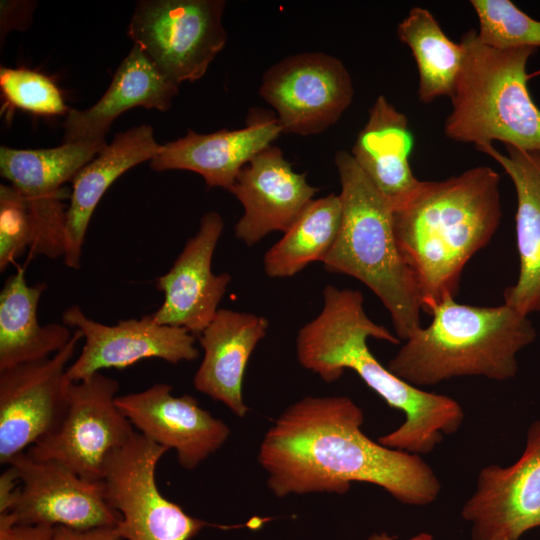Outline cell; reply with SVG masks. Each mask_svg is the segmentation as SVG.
I'll return each mask as SVG.
<instances>
[{"mask_svg":"<svg viewBox=\"0 0 540 540\" xmlns=\"http://www.w3.org/2000/svg\"><path fill=\"white\" fill-rule=\"evenodd\" d=\"M363 421L362 409L347 396H308L289 406L258 452L272 493L342 495L351 483L365 482L405 505L434 502L441 484L432 468L418 454L373 441Z\"/></svg>","mask_w":540,"mask_h":540,"instance_id":"cell-1","label":"cell"},{"mask_svg":"<svg viewBox=\"0 0 540 540\" xmlns=\"http://www.w3.org/2000/svg\"><path fill=\"white\" fill-rule=\"evenodd\" d=\"M368 338L400 343L397 335L369 318L359 290L326 285L320 313L298 332L297 358L326 383L338 380L346 369L353 370L390 408L405 416L397 429L377 441L388 448L429 454L444 434L461 427L462 406L449 396L424 391L397 377L370 351Z\"/></svg>","mask_w":540,"mask_h":540,"instance_id":"cell-2","label":"cell"},{"mask_svg":"<svg viewBox=\"0 0 540 540\" xmlns=\"http://www.w3.org/2000/svg\"><path fill=\"white\" fill-rule=\"evenodd\" d=\"M499 184L495 170L477 166L444 180H420L393 208L396 241L428 314L445 297L457 295L465 265L497 231Z\"/></svg>","mask_w":540,"mask_h":540,"instance_id":"cell-3","label":"cell"},{"mask_svg":"<svg viewBox=\"0 0 540 540\" xmlns=\"http://www.w3.org/2000/svg\"><path fill=\"white\" fill-rule=\"evenodd\" d=\"M429 314L430 324L413 332L387 364L418 388L460 376L509 380L518 371L517 354L537 336L529 316L506 303L473 306L447 296Z\"/></svg>","mask_w":540,"mask_h":540,"instance_id":"cell-4","label":"cell"},{"mask_svg":"<svg viewBox=\"0 0 540 540\" xmlns=\"http://www.w3.org/2000/svg\"><path fill=\"white\" fill-rule=\"evenodd\" d=\"M342 204L336 240L323 260L326 271L351 276L367 286L406 340L422 325V301L415 277L399 250L393 208L370 182L351 153L335 154Z\"/></svg>","mask_w":540,"mask_h":540,"instance_id":"cell-5","label":"cell"},{"mask_svg":"<svg viewBox=\"0 0 540 540\" xmlns=\"http://www.w3.org/2000/svg\"><path fill=\"white\" fill-rule=\"evenodd\" d=\"M462 67L451 98L444 133L475 147L499 141L526 151H540V108L527 84L526 65L535 48L495 49L477 30L460 39Z\"/></svg>","mask_w":540,"mask_h":540,"instance_id":"cell-6","label":"cell"},{"mask_svg":"<svg viewBox=\"0 0 540 540\" xmlns=\"http://www.w3.org/2000/svg\"><path fill=\"white\" fill-rule=\"evenodd\" d=\"M223 0L138 1L127 34L160 73L176 85L206 73L227 33Z\"/></svg>","mask_w":540,"mask_h":540,"instance_id":"cell-7","label":"cell"},{"mask_svg":"<svg viewBox=\"0 0 540 540\" xmlns=\"http://www.w3.org/2000/svg\"><path fill=\"white\" fill-rule=\"evenodd\" d=\"M118 390V381L101 372L70 382L60 423L26 451L37 460L58 462L86 481H103L112 454L136 432L116 405Z\"/></svg>","mask_w":540,"mask_h":540,"instance_id":"cell-8","label":"cell"},{"mask_svg":"<svg viewBox=\"0 0 540 540\" xmlns=\"http://www.w3.org/2000/svg\"><path fill=\"white\" fill-rule=\"evenodd\" d=\"M167 451L136 431L107 463L105 496L120 514L116 529L124 540H190L209 526L160 492L156 467Z\"/></svg>","mask_w":540,"mask_h":540,"instance_id":"cell-9","label":"cell"},{"mask_svg":"<svg viewBox=\"0 0 540 540\" xmlns=\"http://www.w3.org/2000/svg\"><path fill=\"white\" fill-rule=\"evenodd\" d=\"M106 146L105 140L63 142L36 150L1 146V176L25 197L34 219L36 238L30 258L64 256L67 207L62 186Z\"/></svg>","mask_w":540,"mask_h":540,"instance_id":"cell-10","label":"cell"},{"mask_svg":"<svg viewBox=\"0 0 540 540\" xmlns=\"http://www.w3.org/2000/svg\"><path fill=\"white\" fill-rule=\"evenodd\" d=\"M260 96L277 114L282 133L307 136L334 125L354 96L351 76L324 52L288 56L263 74Z\"/></svg>","mask_w":540,"mask_h":540,"instance_id":"cell-11","label":"cell"},{"mask_svg":"<svg viewBox=\"0 0 540 540\" xmlns=\"http://www.w3.org/2000/svg\"><path fill=\"white\" fill-rule=\"evenodd\" d=\"M83 334L76 329L56 354L0 371V463L52 433L67 406L68 363Z\"/></svg>","mask_w":540,"mask_h":540,"instance_id":"cell-12","label":"cell"},{"mask_svg":"<svg viewBox=\"0 0 540 540\" xmlns=\"http://www.w3.org/2000/svg\"><path fill=\"white\" fill-rule=\"evenodd\" d=\"M8 465L20 482L16 502L5 514L12 523L75 530L118 525L120 514L109 505L103 481H86L64 465L37 460L27 451Z\"/></svg>","mask_w":540,"mask_h":540,"instance_id":"cell-13","label":"cell"},{"mask_svg":"<svg viewBox=\"0 0 540 540\" xmlns=\"http://www.w3.org/2000/svg\"><path fill=\"white\" fill-rule=\"evenodd\" d=\"M461 516L471 525L472 540H518L540 527V419L529 425L515 463L480 470Z\"/></svg>","mask_w":540,"mask_h":540,"instance_id":"cell-14","label":"cell"},{"mask_svg":"<svg viewBox=\"0 0 540 540\" xmlns=\"http://www.w3.org/2000/svg\"><path fill=\"white\" fill-rule=\"evenodd\" d=\"M62 323L80 330L84 339L80 354L66 371L70 382L87 379L103 369H123L144 359L178 364L199 356L195 335L185 328L159 324L153 314L106 325L72 305L63 312Z\"/></svg>","mask_w":540,"mask_h":540,"instance_id":"cell-15","label":"cell"},{"mask_svg":"<svg viewBox=\"0 0 540 540\" xmlns=\"http://www.w3.org/2000/svg\"><path fill=\"white\" fill-rule=\"evenodd\" d=\"M172 389L169 384L155 383L117 396L116 405L138 433L167 450L174 449L179 464L191 470L226 442L230 429L196 398L174 396Z\"/></svg>","mask_w":540,"mask_h":540,"instance_id":"cell-16","label":"cell"},{"mask_svg":"<svg viewBox=\"0 0 540 540\" xmlns=\"http://www.w3.org/2000/svg\"><path fill=\"white\" fill-rule=\"evenodd\" d=\"M223 229L219 213L204 214L197 233L186 242L171 268L155 280L157 290L164 295L161 306L152 313L157 323L200 335L213 320L231 281L230 274L212 271Z\"/></svg>","mask_w":540,"mask_h":540,"instance_id":"cell-17","label":"cell"},{"mask_svg":"<svg viewBox=\"0 0 540 540\" xmlns=\"http://www.w3.org/2000/svg\"><path fill=\"white\" fill-rule=\"evenodd\" d=\"M228 191L244 209L234 227L235 237L253 246L271 232L287 231L319 189L271 145L241 169Z\"/></svg>","mask_w":540,"mask_h":540,"instance_id":"cell-18","label":"cell"},{"mask_svg":"<svg viewBox=\"0 0 540 540\" xmlns=\"http://www.w3.org/2000/svg\"><path fill=\"white\" fill-rule=\"evenodd\" d=\"M281 133L276 116L252 109L241 129L209 134L189 129L184 137L161 145L150 168L156 172L192 171L202 176L207 186L229 190L241 169Z\"/></svg>","mask_w":540,"mask_h":540,"instance_id":"cell-19","label":"cell"},{"mask_svg":"<svg viewBox=\"0 0 540 540\" xmlns=\"http://www.w3.org/2000/svg\"><path fill=\"white\" fill-rule=\"evenodd\" d=\"M268 326L263 316L219 309L198 335L204 356L193 379L194 387L244 417L248 411L242 395L245 370Z\"/></svg>","mask_w":540,"mask_h":540,"instance_id":"cell-20","label":"cell"},{"mask_svg":"<svg viewBox=\"0 0 540 540\" xmlns=\"http://www.w3.org/2000/svg\"><path fill=\"white\" fill-rule=\"evenodd\" d=\"M505 147L506 154L493 144L476 149L494 159L515 187L519 271L516 282L505 289L504 303L529 316L540 312V151Z\"/></svg>","mask_w":540,"mask_h":540,"instance_id":"cell-21","label":"cell"},{"mask_svg":"<svg viewBox=\"0 0 540 540\" xmlns=\"http://www.w3.org/2000/svg\"><path fill=\"white\" fill-rule=\"evenodd\" d=\"M150 125L118 133L110 144L72 179L66 212L64 263L80 268L86 232L96 206L116 179L132 167L149 160L160 150Z\"/></svg>","mask_w":540,"mask_h":540,"instance_id":"cell-22","label":"cell"},{"mask_svg":"<svg viewBox=\"0 0 540 540\" xmlns=\"http://www.w3.org/2000/svg\"><path fill=\"white\" fill-rule=\"evenodd\" d=\"M178 91L179 86L164 77L133 44L103 96L88 109H70L65 116L63 142L105 140L111 124L123 112L135 107L166 111Z\"/></svg>","mask_w":540,"mask_h":540,"instance_id":"cell-23","label":"cell"},{"mask_svg":"<svg viewBox=\"0 0 540 540\" xmlns=\"http://www.w3.org/2000/svg\"><path fill=\"white\" fill-rule=\"evenodd\" d=\"M413 147L414 136L407 116L379 95L351 155L392 208L406 200L420 182L410 166Z\"/></svg>","mask_w":540,"mask_h":540,"instance_id":"cell-24","label":"cell"},{"mask_svg":"<svg viewBox=\"0 0 540 540\" xmlns=\"http://www.w3.org/2000/svg\"><path fill=\"white\" fill-rule=\"evenodd\" d=\"M44 282L29 285L22 267L10 275L0 292V371L46 359L73 336L63 323L41 325L38 304Z\"/></svg>","mask_w":540,"mask_h":540,"instance_id":"cell-25","label":"cell"},{"mask_svg":"<svg viewBox=\"0 0 540 540\" xmlns=\"http://www.w3.org/2000/svg\"><path fill=\"white\" fill-rule=\"evenodd\" d=\"M399 40L407 45L419 73L418 99L430 103L451 97L462 67L464 50L442 30L434 15L415 6L397 26Z\"/></svg>","mask_w":540,"mask_h":540,"instance_id":"cell-26","label":"cell"},{"mask_svg":"<svg viewBox=\"0 0 540 540\" xmlns=\"http://www.w3.org/2000/svg\"><path fill=\"white\" fill-rule=\"evenodd\" d=\"M341 215L339 195L313 199L266 252L263 265L267 276L289 278L313 262H323L338 235Z\"/></svg>","mask_w":540,"mask_h":540,"instance_id":"cell-27","label":"cell"},{"mask_svg":"<svg viewBox=\"0 0 540 540\" xmlns=\"http://www.w3.org/2000/svg\"><path fill=\"white\" fill-rule=\"evenodd\" d=\"M479 23L478 39L495 49L540 47V21L509 0H471Z\"/></svg>","mask_w":540,"mask_h":540,"instance_id":"cell-28","label":"cell"},{"mask_svg":"<svg viewBox=\"0 0 540 540\" xmlns=\"http://www.w3.org/2000/svg\"><path fill=\"white\" fill-rule=\"evenodd\" d=\"M0 90L11 109L42 116H66L71 109L51 78L30 69L1 67Z\"/></svg>","mask_w":540,"mask_h":540,"instance_id":"cell-29","label":"cell"},{"mask_svg":"<svg viewBox=\"0 0 540 540\" xmlns=\"http://www.w3.org/2000/svg\"><path fill=\"white\" fill-rule=\"evenodd\" d=\"M36 228L25 197L12 185H0V270L3 272L34 244Z\"/></svg>","mask_w":540,"mask_h":540,"instance_id":"cell-30","label":"cell"},{"mask_svg":"<svg viewBox=\"0 0 540 540\" xmlns=\"http://www.w3.org/2000/svg\"><path fill=\"white\" fill-rule=\"evenodd\" d=\"M35 1H1L0 2V36L3 38L10 30H25L31 22Z\"/></svg>","mask_w":540,"mask_h":540,"instance_id":"cell-31","label":"cell"},{"mask_svg":"<svg viewBox=\"0 0 540 540\" xmlns=\"http://www.w3.org/2000/svg\"><path fill=\"white\" fill-rule=\"evenodd\" d=\"M54 527L14 524L0 515V540H53Z\"/></svg>","mask_w":540,"mask_h":540,"instance_id":"cell-32","label":"cell"},{"mask_svg":"<svg viewBox=\"0 0 540 540\" xmlns=\"http://www.w3.org/2000/svg\"><path fill=\"white\" fill-rule=\"evenodd\" d=\"M53 540H124L116 527H103L90 530H75L67 527H54Z\"/></svg>","mask_w":540,"mask_h":540,"instance_id":"cell-33","label":"cell"},{"mask_svg":"<svg viewBox=\"0 0 540 540\" xmlns=\"http://www.w3.org/2000/svg\"><path fill=\"white\" fill-rule=\"evenodd\" d=\"M19 478L11 465L0 476V515L8 514L17 499L19 491Z\"/></svg>","mask_w":540,"mask_h":540,"instance_id":"cell-34","label":"cell"},{"mask_svg":"<svg viewBox=\"0 0 540 540\" xmlns=\"http://www.w3.org/2000/svg\"><path fill=\"white\" fill-rule=\"evenodd\" d=\"M367 540H397L394 536H390L385 532L374 533ZM405 540H433V536L427 532L418 533Z\"/></svg>","mask_w":540,"mask_h":540,"instance_id":"cell-35","label":"cell"}]
</instances>
